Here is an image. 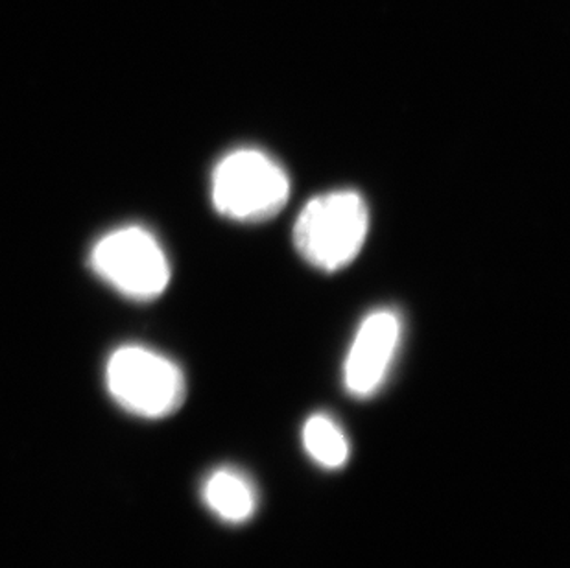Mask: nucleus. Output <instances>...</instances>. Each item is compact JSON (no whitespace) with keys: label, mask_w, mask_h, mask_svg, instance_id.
Segmentation results:
<instances>
[{"label":"nucleus","mask_w":570,"mask_h":568,"mask_svg":"<svg viewBox=\"0 0 570 568\" xmlns=\"http://www.w3.org/2000/svg\"><path fill=\"white\" fill-rule=\"evenodd\" d=\"M403 317L393 309L370 312L356 329L344 362V386L355 399L379 393L403 342Z\"/></svg>","instance_id":"nucleus-5"},{"label":"nucleus","mask_w":570,"mask_h":568,"mask_svg":"<svg viewBox=\"0 0 570 568\" xmlns=\"http://www.w3.org/2000/svg\"><path fill=\"white\" fill-rule=\"evenodd\" d=\"M202 497L205 506L229 525L248 522L258 508L254 480L235 467H220L210 472L204 482Z\"/></svg>","instance_id":"nucleus-6"},{"label":"nucleus","mask_w":570,"mask_h":568,"mask_svg":"<svg viewBox=\"0 0 570 568\" xmlns=\"http://www.w3.org/2000/svg\"><path fill=\"white\" fill-rule=\"evenodd\" d=\"M291 188L288 172L277 159L258 148H238L216 163L210 202L227 221L261 224L285 209Z\"/></svg>","instance_id":"nucleus-2"},{"label":"nucleus","mask_w":570,"mask_h":568,"mask_svg":"<svg viewBox=\"0 0 570 568\" xmlns=\"http://www.w3.org/2000/svg\"><path fill=\"white\" fill-rule=\"evenodd\" d=\"M303 445L317 466L336 471L347 463L351 443L342 424L328 413H314L303 427Z\"/></svg>","instance_id":"nucleus-7"},{"label":"nucleus","mask_w":570,"mask_h":568,"mask_svg":"<svg viewBox=\"0 0 570 568\" xmlns=\"http://www.w3.org/2000/svg\"><path fill=\"white\" fill-rule=\"evenodd\" d=\"M106 386L126 412L146 419L173 415L187 398L184 370L145 345L115 349L106 364Z\"/></svg>","instance_id":"nucleus-3"},{"label":"nucleus","mask_w":570,"mask_h":568,"mask_svg":"<svg viewBox=\"0 0 570 568\" xmlns=\"http://www.w3.org/2000/svg\"><path fill=\"white\" fill-rule=\"evenodd\" d=\"M89 264L104 283L135 301L157 300L173 277L161 242L140 226L109 231L92 246Z\"/></svg>","instance_id":"nucleus-4"},{"label":"nucleus","mask_w":570,"mask_h":568,"mask_svg":"<svg viewBox=\"0 0 570 568\" xmlns=\"http://www.w3.org/2000/svg\"><path fill=\"white\" fill-rule=\"evenodd\" d=\"M370 207L361 193L340 188L303 205L294 224V246L305 263L334 274L347 268L366 244Z\"/></svg>","instance_id":"nucleus-1"}]
</instances>
